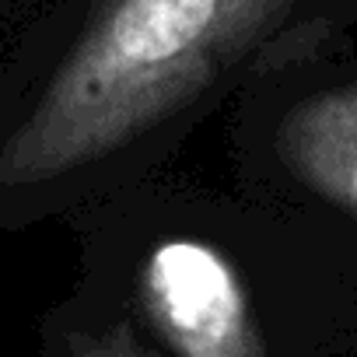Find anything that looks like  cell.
<instances>
[{
  "instance_id": "1",
  "label": "cell",
  "mask_w": 357,
  "mask_h": 357,
  "mask_svg": "<svg viewBox=\"0 0 357 357\" xmlns=\"http://www.w3.org/2000/svg\"><path fill=\"white\" fill-rule=\"evenodd\" d=\"M301 0H105L0 158L39 183L144 137L273 36Z\"/></svg>"
},
{
  "instance_id": "2",
  "label": "cell",
  "mask_w": 357,
  "mask_h": 357,
  "mask_svg": "<svg viewBox=\"0 0 357 357\" xmlns=\"http://www.w3.org/2000/svg\"><path fill=\"white\" fill-rule=\"evenodd\" d=\"M144 308L175 357H263L231 263L204 242H165L140 277Z\"/></svg>"
},
{
  "instance_id": "3",
  "label": "cell",
  "mask_w": 357,
  "mask_h": 357,
  "mask_svg": "<svg viewBox=\"0 0 357 357\" xmlns=\"http://www.w3.org/2000/svg\"><path fill=\"white\" fill-rule=\"evenodd\" d=\"M277 147L312 193L357 218V81L298 102L277 133Z\"/></svg>"
},
{
  "instance_id": "4",
  "label": "cell",
  "mask_w": 357,
  "mask_h": 357,
  "mask_svg": "<svg viewBox=\"0 0 357 357\" xmlns=\"http://www.w3.org/2000/svg\"><path fill=\"white\" fill-rule=\"evenodd\" d=\"M77 357H158L154 350L140 347L130 329H112L109 336L98 340H81L77 343Z\"/></svg>"
}]
</instances>
